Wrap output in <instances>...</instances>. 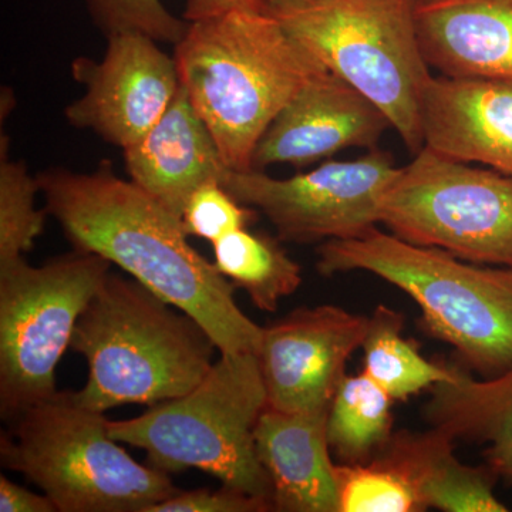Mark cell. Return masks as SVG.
Here are the masks:
<instances>
[{
  "mask_svg": "<svg viewBox=\"0 0 512 512\" xmlns=\"http://www.w3.org/2000/svg\"><path fill=\"white\" fill-rule=\"evenodd\" d=\"M36 177L73 249L103 256L187 313L221 353H255L262 326L239 309L235 286L191 247L181 218L117 177L111 161L93 173L55 167Z\"/></svg>",
  "mask_w": 512,
  "mask_h": 512,
  "instance_id": "1",
  "label": "cell"
},
{
  "mask_svg": "<svg viewBox=\"0 0 512 512\" xmlns=\"http://www.w3.org/2000/svg\"><path fill=\"white\" fill-rule=\"evenodd\" d=\"M178 79L229 170H252L272 121L326 67L268 12L231 10L188 22Z\"/></svg>",
  "mask_w": 512,
  "mask_h": 512,
  "instance_id": "2",
  "label": "cell"
},
{
  "mask_svg": "<svg viewBox=\"0 0 512 512\" xmlns=\"http://www.w3.org/2000/svg\"><path fill=\"white\" fill-rule=\"evenodd\" d=\"M70 348L89 366L74 399L100 413L184 396L208 375L218 349L187 313L114 274L84 309Z\"/></svg>",
  "mask_w": 512,
  "mask_h": 512,
  "instance_id": "3",
  "label": "cell"
},
{
  "mask_svg": "<svg viewBox=\"0 0 512 512\" xmlns=\"http://www.w3.org/2000/svg\"><path fill=\"white\" fill-rule=\"evenodd\" d=\"M320 274L365 271L412 296L423 326L456 349L485 379L512 369V268L464 262L439 248L410 244L375 227L318 248Z\"/></svg>",
  "mask_w": 512,
  "mask_h": 512,
  "instance_id": "4",
  "label": "cell"
},
{
  "mask_svg": "<svg viewBox=\"0 0 512 512\" xmlns=\"http://www.w3.org/2000/svg\"><path fill=\"white\" fill-rule=\"evenodd\" d=\"M268 397L254 352H222L191 392L130 420H109L114 440L146 451L164 473L198 468L222 484L272 503L256 454L255 429ZM274 507V505H272Z\"/></svg>",
  "mask_w": 512,
  "mask_h": 512,
  "instance_id": "5",
  "label": "cell"
},
{
  "mask_svg": "<svg viewBox=\"0 0 512 512\" xmlns=\"http://www.w3.org/2000/svg\"><path fill=\"white\" fill-rule=\"evenodd\" d=\"M417 0H271L265 12L329 72L389 117L413 154L424 147L431 77L417 40Z\"/></svg>",
  "mask_w": 512,
  "mask_h": 512,
  "instance_id": "6",
  "label": "cell"
},
{
  "mask_svg": "<svg viewBox=\"0 0 512 512\" xmlns=\"http://www.w3.org/2000/svg\"><path fill=\"white\" fill-rule=\"evenodd\" d=\"M2 466L36 484L60 512H148L177 494L167 473L117 444L104 413L57 392L10 421Z\"/></svg>",
  "mask_w": 512,
  "mask_h": 512,
  "instance_id": "7",
  "label": "cell"
},
{
  "mask_svg": "<svg viewBox=\"0 0 512 512\" xmlns=\"http://www.w3.org/2000/svg\"><path fill=\"white\" fill-rule=\"evenodd\" d=\"M103 256L73 249L32 266L0 265V414L12 421L56 390V367L80 316L110 274Z\"/></svg>",
  "mask_w": 512,
  "mask_h": 512,
  "instance_id": "8",
  "label": "cell"
},
{
  "mask_svg": "<svg viewBox=\"0 0 512 512\" xmlns=\"http://www.w3.org/2000/svg\"><path fill=\"white\" fill-rule=\"evenodd\" d=\"M380 224L420 247L512 268V175L424 146L383 191Z\"/></svg>",
  "mask_w": 512,
  "mask_h": 512,
  "instance_id": "9",
  "label": "cell"
},
{
  "mask_svg": "<svg viewBox=\"0 0 512 512\" xmlns=\"http://www.w3.org/2000/svg\"><path fill=\"white\" fill-rule=\"evenodd\" d=\"M397 173L393 157L375 148L357 160L329 161L285 180L228 170L221 184L235 200L261 211L281 241L311 244L362 237L377 227L380 198Z\"/></svg>",
  "mask_w": 512,
  "mask_h": 512,
  "instance_id": "10",
  "label": "cell"
},
{
  "mask_svg": "<svg viewBox=\"0 0 512 512\" xmlns=\"http://www.w3.org/2000/svg\"><path fill=\"white\" fill-rule=\"evenodd\" d=\"M72 72L86 92L64 111L67 121L123 150L156 126L180 89L174 57L138 32L107 36L101 62L79 57Z\"/></svg>",
  "mask_w": 512,
  "mask_h": 512,
  "instance_id": "11",
  "label": "cell"
},
{
  "mask_svg": "<svg viewBox=\"0 0 512 512\" xmlns=\"http://www.w3.org/2000/svg\"><path fill=\"white\" fill-rule=\"evenodd\" d=\"M369 318L335 305L299 308L262 328L255 350L268 407L286 413L329 410L346 363L362 348Z\"/></svg>",
  "mask_w": 512,
  "mask_h": 512,
  "instance_id": "12",
  "label": "cell"
},
{
  "mask_svg": "<svg viewBox=\"0 0 512 512\" xmlns=\"http://www.w3.org/2000/svg\"><path fill=\"white\" fill-rule=\"evenodd\" d=\"M389 117L365 94L329 70L296 94L259 140L252 170L269 165L306 167L350 147L375 150Z\"/></svg>",
  "mask_w": 512,
  "mask_h": 512,
  "instance_id": "13",
  "label": "cell"
},
{
  "mask_svg": "<svg viewBox=\"0 0 512 512\" xmlns=\"http://www.w3.org/2000/svg\"><path fill=\"white\" fill-rule=\"evenodd\" d=\"M423 133L436 153L512 175V79L431 77Z\"/></svg>",
  "mask_w": 512,
  "mask_h": 512,
  "instance_id": "14",
  "label": "cell"
},
{
  "mask_svg": "<svg viewBox=\"0 0 512 512\" xmlns=\"http://www.w3.org/2000/svg\"><path fill=\"white\" fill-rule=\"evenodd\" d=\"M123 151L131 181L180 218L198 188L229 170L181 84L156 126Z\"/></svg>",
  "mask_w": 512,
  "mask_h": 512,
  "instance_id": "15",
  "label": "cell"
},
{
  "mask_svg": "<svg viewBox=\"0 0 512 512\" xmlns=\"http://www.w3.org/2000/svg\"><path fill=\"white\" fill-rule=\"evenodd\" d=\"M430 69L458 79H512V0H417Z\"/></svg>",
  "mask_w": 512,
  "mask_h": 512,
  "instance_id": "16",
  "label": "cell"
},
{
  "mask_svg": "<svg viewBox=\"0 0 512 512\" xmlns=\"http://www.w3.org/2000/svg\"><path fill=\"white\" fill-rule=\"evenodd\" d=\"M329 410L286 413L266 407L255 429L274 511L339 512L336 463L328 443Z\"/></svg>",
  "mask_w": 512,
  "mask_h": 512,
  "instance_id": "17",
  "label": "cell"
},
{
  "mask_svg": "<svg viewBox=\"0 0 512 512\" xmlns=\"http://www.w3.org/2000/svg\"><path fill=\"white\" fill-rule=\"evenodd\" d=\"M454 440L431 427L424 433L400 430L377 458L399 470L413 485L424 508L447 512H505L494 494L497 474L490 467H471L454 454Z\"/></svg>",
  "mask_w": 512,
  "mask_h": 512,
  "instance_id": "18",
  "label": "cell"
},
{
  "mask_svg": "<svg viewBox=\"0 0 512 512\" xmlns=\"http://www.w3.org/2000/svg\"><path fill=\"white\" fill-rule=\"evenodd\" d=\"M453 377L431 387L424 416L431 427L485 447V464L512 485V369L476 380L453 366Z\"/></svg>",
  "mask_w": 512,
  "mask_h": 512,
  "instance_id": "19",
  "label": "cell"
},
{
  "mask_svg": "<svg viewBox=\"0 0 512 512\" xmlns=\"http://www.w3.org/2000/svg\"><path fill=\"white\" fill-rule=\"evenodd\" d=\"M394 400L366 373L345 376L330 404L328 443L340 464L376 460L393 437Z\"/></svg>",
  "mask_w": 512,
  "mask_h": 512,
  "instance_id": "20",
  "label": "cell"
},
{
  "mask_svg": "<svg viewBox=\"0 0 512 512\" xmlns=\"http://www.w3.org/2000/svg\"><path fill=\"white\" fill-rule=\"evenodd\" d=\"M212 245L218 271L261 311L275 312L281 299L302 284L301 265L286 254L279 238L242 228Z\"/></svg>",
  "mask_w": 512,
  "mask_h": 512,
  "instance_id": "21",
  "label": "cell"
},
{
  "mask_svg": "<svg viewBox=\"0 0 512 512\" xmlns=\"http://www.w3.org/2000/svg\"><path fill=\"white\" fill-rule=\"evenodd\" d=\"M404 316L379 305L367 323L363 352V373L397 402H404L423 390L447 382L453 366L430 362L410 340L403 338Z\"/></svg>",
  "mask_w": 512,
  "mask_h": 512,
  "instance_id": "22",
  "label": "cell"
},
{
  "mask_svg": "<svg viewBox=\"0 0 512 512\" xmlns=\"http://www.w3.org/2000/svg\"><path fill=\"white\" fill-rule=\"evenodd\" d=\"M0 265L23 258L45 229V210H36L37 177L9 158V138L0 141Z\"/></svg>",
  "mask_w": 512,
  "mask_h": 512,
  "instance_id": "23",
  "label": "cell"
},
{
  "mask_svg": "<svg viewBox=\"0 0 512 512\" xmlns=\"http://www.w3.org/2000/svg\"><path fill=\"white\" fill-rule=\"evenodd\" d=\"M339 512L426 510L406 477L382 458L366 464L336 463Z\"/></svg>",
  "mask_w": 512,
  "mask_h": 512,
  "instance_id": "24",
  "label": "cell"
},
{
  "mask_svg": "<svg viewBox=\"0 0 512 512\" xmlns=\"http://www.w3.org/2000/svg\"><path fill=\"white\" fill-rule=\"evenodd\" d=\"M94 25L110 36L120 32H138L158 43L177 45L185 32L187 20L177 18L163 0H84Z\"/></svg>",
  "mask_w": 512,
  "mask_h": 512,
  "instance_id": "25",
  "label": "cell"
},
{
  "mask_svg": "<svg viewBox=\"0 0 512 512\" xmlns=\"http://www.w3.org/2000/svg\"><path fill=\"white\" fill-rule=\"evenodd\" d=\"M255 220L254 208L235 200L220 181H211L198 188L181 215L188 235L211 244L231 232L248 228Z\"/></svg>",
  "mask_w": 512,
  "mask_h": 512,
  "instance_id": "26",
  "label": "cell"
},
{
  "mask_svg": "<svg viewBox=\"0 0 512 512\" xmlns=\"http://www.w3.org/2000/svg\"><path fill=\"white\" fill-rule=\"evenodd\" d=\"M274 511L272 503L265 498L254 497L224 487L221 490H195L171 495L148 510V512H265Z\"/></svg>",
  "mask_w": 512,
  "mask_h": 512,
  "instance_id": "27",
  "label": "cell"
},
{
  "mask_svg": "<svg viewBox=\"0 0 512 512\" xmlns=\"http://www.w3.org/2000/svg\"><path fill=\"white\" fill-rule=\"evenodd\" d=\"M0 511L2 512H56V505L46 494L32 493L28 488L0 476Z\"/></svg>",
  "mask_w": 512,
  "mask_h": 512,
  "instance_id": "28",
  "label": "cell"
},
{
  "mask_svg": "<svg viewBox=\"0 0 512 512\" xmlns=\"http://www.w3.org/2000/svg\"><path fill=\"white\" fill-rule=\"evenodd\" d=\"M271 0H185L183 18L194 22L212 16L222 15L231 10H256L265 12Z\"/></svg>",
  "mask_w": 512,
  "mask_h": 512,
  "instance_id": "29",
  "label": "cell"
}]
</instances>
